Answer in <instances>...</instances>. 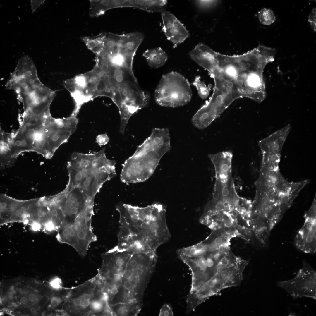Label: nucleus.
<instances>
[{
  "instance_id": "nucleus-3",
  "label": "nucleus",
  "mask_w": 316,
  "mask_h": 316,
  "mask_svg": "<svg viewBox=\"0 0 316 316\" xmlns=\"http://www.w3.org/2000/svg\"><path fill=\"white\" fill-rule=\"evenodd\" d=\"M192 91L188 80L176 71L163 75L154 92L156 103L164 107H176L187 104L190 100Z\"/></svg>"
},
{
  "instance_id": "nucleus-1",
  "label": "nucleus",
  "mask_w": 316,
  "mask_h": 316,
  "mask_svg": "<svg viewBox=\"0 0 316 316\" xmlns=\"http://www.w3.org/2000/svg\"><path fill=\"white\" fill-rule=\"evenodd\" d=\"M118 246L133 253L156 250L167 242L171 234L167 224L166 209L155 203L144 207L120 203Z\"/></svg>"
},
{
  "instance_id": "nucleus-42",
  "label": "nucleus",
  "mask_w": 316,
  "mask_h": 316,
  "mask_svg": "<svg viewBox=\"0 0 316 316\" xmlns=\"http://www.w3.org/2000/svg\"><path fill=\"white\" fill-rule=\"evenodd\" d=\"M103 314L104 316H111L112 315L111 311L108 309H105L103 312Z\"/></svg>"
},
{
  "instance_id": "nucleus-33",
  "label": "nucleus",
  "mask_w": 316,
  "mask_h": 316,
  "mask_svg": "<svg viewBox=\"0 0 316 316\" xmlns=\"http://www.w3.org/2000/svg\"><path fill=\"white\" fill-rule=\"evenodd\" d=\"M199 6L200 7H209L214 4L216 1H215L199 0L196 1Z\"/></svg>"
},
{
  "instance_id": "nucleus-16",
  "label": "nucleus",
  "mask_w": 316,
  "mask_h": 316,
  "mask_svg": "<svg viewBox=\"0 0 316 316\" xmlns=\"http://www.w3.org/2000/svg\"><path fill=\"white\" fill-rule=\"evenodd\" d=\"M89 15L91 17L103 14L109 10L120 7H130L129 0H90Z\"/></svg>"
},
{
  "instance_id": "nucleus-10",
  "label": "nucleus",
  "mask_w": 316,
  "mask_h": 316,
  "mask_svg": "<svg viewBox=\"0 0 316 316\" xmlns=\"http://www.w3.org/2000/svg\"><path fill=\"white\" fill-rule=\"evenodd\" d=\"M219 272V271L199 288L189 292L186 298L187 314L194 311L199 305L209 297L219 294L222 290Z\"/></svg>"
},
{
  "instance_id": "nucleus-32",
  "label": "nucleus",
  "mask_w": 316,
  "mask_h": 316,
  "mask_svg": "<svg viewBox=\"0 0 316 316\" xmlns=\"http://www.w3.org/2000/svg\"><path fill=\"white\" fill-rule=\"evenodd\" d=\"M159 315L164 316H173V312L171 306L168 304L164 305L161 310Z\"/></svg>"
},
{
  "instance_id": "nucleus-18",
  "label": "nucleus",
  "mask_w": 316,
  "mask_h": 316,
  "mask_svg": "<svg viewBox=\"0 0 316 316\" xmlns=\"http://www.w3.org/2000/svg\"><path fill=\"white\" fill-rule=\"evenodd\" d=\"M249 225L255 238L263 247L267 246L270 230L266 219L253 215Z\"/></svg>"
},
{
  "instance_id": "nucleus-15",
  "label": "nucleus",
  "mask_w": 316,
  "mask_h": 316,
  "mask_svg": "<svg viewBox=\"0 0 316 316\" xmlns=\"http://www.w3.org/2000/svg\"><path fill=\"white\" fill-rule=\"evenodd\" d=\"M52 117L46 127V135L52 157L56 150L62 144L66 142L72 134L68 131L57 127L54 124Z\"/></svg>"
},
{
  "instance_id": "nucleus-13",
  "label": "nucleus",
  "mask_w": 316,
  "mask_h": 316,
  "mask_svg": "<svg viewBox=\"0 0 316 316\" xmlns=\"http://www.w3.org/2000/svg\"><path fill=\"white\" fill-rule=\"evenodd\" d=\"M309 182L308 180L296 182L287 180L276 191L279 205L284 214L291 207L301 191Z\"/></svg>"
},
{
  "instance_id": "nucleus-14",
  "label": "nucleus",
  "mask_w": 316,
  "mask_h": 316,
  "mask_svg": "<svg viewBox=\"0 0 316 316\" xmlns=\"http://www.w3.org/2000/svg\"><path fill=\"white\" fill-rule=\"evenodd\" d=\"M248 263V261L239 258L233 265L219 271L222 289L240 284L243 279V271Z\"/></svg>"
},
{
  "instance_id": "nucleus-23",
  "label": "nucleus",
  "mask_w": 316,
  "mask_h": 316,
  "mask_svg": "<svg viewBox=\"0 0 316 316\" xmlns=\"http://www.w3.org/2000/svg\"><path fill=\"white\" fill-rule=\"evenodd\" d=\"M177 253L178 256L197 257L204 256L209 252L202 241L193 245L179 249Z\"/></svg>"
},
{
  "instance_id": "nucleus-29",
  "label": "nucleus",
  "mask_w": 316,
  "mask_h": 316,
  "mask_svg": "<svg viewBox=\"0 0 316 316\" xmlns=\"http://www.w3.org/2000/svg\"><path fill=\"white\" fill-rule=\"evenodd\" d=\"M74 83L79 88H85L87 84V79L86 76L80 75L76 76L74 79Z\"/></svg>"
},
{
  "instance_id": "nucleus-2",
  "label": "nucleus",
  "mask_w": 316,
  "mask_h": 316,
  "mask_svg": "<svg viewBox=\"0 0 316 316\" xmlns=\"http://www.w3.org/2000/svg\"><path fill=\"white\" fill-rule=\"evenodd\" d=\"M171 148L169 129H153L150 136L125 162L120 175L121 181L128 184L148 179Z\"/></svg>"
},
{
  "instance_id": "nucleus-5",
  "label": "nucleus",
  "mask_w": 316,
  "mask_h": 316,
  "mask_svg": "<svg viewBox=\"0 0 316 316\" xmlns=\"http://www.w3.org/2000/svg\"><path fill=\"white\" fill-rule=\"evenodd\" d=\"M49 197L62 210L65 217L64 223L72 224L83 212L94 207V199L78 186L68 183L63 191Z\"/></svg>"
},
{
  "instance_id": "nucleus-39",
  "label": "nucleus",
  "mask_w": 316,
  "mask_h": 316,
  "mask_svg": "<svg viewBox=\"0 0 316 316\" xmlns=\"http://www.w3.org/2000/svg\"><path fill=\"white\" fill-rule=\"evenodd\" d=\"M131 282L129 281H126L124 283V287L125 289H129L132 287Z\"/></svg>"
},
{
  "instance_id": "nucleus-26",
  "label": "nucleus",
  "mask_w": 316,
  "mask_h": 316,
  "mask_svg": "<svg viewBox=\"0 0 316 316\" xmlns=\"http://www.w3.org/2000/svg\"><path fill=\"white\" fill-rule=\"evenodd\" d=\"M71 93L75 104V109L71 115L76 117L81 106L84 103L92 100L93 98L91 96L84 94L78 87Z\"/></svg>"
},
{
  "instance_id": "nucleus-47",
  "label": "nucleus",
  "mask_w": 316,
  "mask_h": 316,
  "mask_svg": "<svg viewBox=\"0 0 316 316\" xmlns=\"http://www.w3.org/2000/svg\"><path fill=\"white\" fill-rule=\"evenodd\" d=\"M129 289H126L125 290V293H129Z\"/></svg>"
},
{
  "instance_id": "nucleus-37",
  "label": "nucleus",
  "mask_w": 316,
  "mask_h": 316,
  "mask_svg": "<svg viewBox=\"0 0 316 316\" xmlns=\"http://www.w3.org/2000/svg\"><path fill=\"white\" fill-rule=\"evenodd\" d=\"M128 312V310L126 308L124 307H121L118 310V313L120 316H123L126 315Z\"/></svg>"
},
{
  "instance_id": "nucleus-44",
  "label": "nucleus",
  "mask_w": 316,
  "mask_h": 316,
  "mask_svg": "<svg viewBox=\"0 0 316 316\" xmlns=\"http://www.w3.org/2000/svg\"><path fill=\"white\" fill-rule=\"evenodd\" d=\"M90 300H84L82 305L84 307H87L90 305Z\"/></svg>"
},
{
  "instance_id": "nucleus-11",
  "label": "nucleus",
  "mask_w": 316,
  "mask_h": 316,
  "mask_svg": "<svg viewBox=\"0 0 316 316\" xmlns=\"http://www.w3.org/2000/svg\"><path fill=\"white\" fill-rule=\"evenodd\" d=\"M316 220L305 219L304 224L294 238V244L305 253L315 254L316 251Z\"/></svg>"
},
{
  "instance_id": "nucleus-4",
  "label": "nucleus",
  "mask_w": 316,
  "mask_h": 316,
  "mask_svg": "<svg viewBox=\"0 0 316 316\" xmlns=\"http://www.w3.org/2000/svg\"><path fill=\"white\" fill-rule=\"evenodd\" d=\"M93 214L85 212L72 224H63L58 231L56 238L58 241L70 245L81 256H85L89 245L97 240L91 225Z\"/></svg>"
},
{
  "instance_id": "nucleus-27",
  "label": "nucleus",
  "mask_w": 316,
  "mask_h": 316,
  "mask_svg": "<svg viewBox=\"0 0 316 316\" xmlns=\"http://www.w3.org/2000/svg\"><path fill=\"white\" fill-rule=\"evenodd\" d=\"M258 18L262 24L267 25H271L276 20L273 11L266 8L262 9L258 12Z\"/></svg>"
},
{
  "instance_id": "nucleus-38",
  "label": "nucleus",
  "mask_w": 316,
  "mask_h": 316,
  "mask_svg": "<svg viewBox=\"0 0 316 316\" xmlns=\"http://www.w3.org/2000/svg\"><path fill=\"white\" fill-rule=\"evenodd\" d=\"M51 304L54 307L57 306L60 303V300L56 297H53L51 300Z\"/></svg>"
},
{
  "instance_id": "nucleus-41",
  "label": "nucleus",
  "mask_w": 316,
  "mask_h": 316,
  "mask_svg": "<svg viewBox=\"0 0 316 316\" xmlns=\"http://www.w3.org/2000/svg\"><path fill=\"white\" fill-rule=\"evenodd\" d=\"M73 303L77 306H79L82 305L83 303L80 298H75L74 300Z\"/></svg>"
},
{
  "instance_id": "nucleus-9",
  "label": "nucleus",
  "mask_w": 316,
  "mask_h": 316,
  "mask_svg": "<svg viewBox=\"0 0 316 316\" xmlns=\"http://www.w3.org/2000/svg\"><path fill=\"white\" fill-rule=\"evenodd\" d=\"M255 183L256 194L252 201L254 215L266 220L277 214L284 215L279 205L275 189L262 183Z\"/></svg>"
},
{
  "instance_id": "nucleus-25",
  "label": "nucleus",
  "mask_w": 316,
  "mask_h": 316,
  "mask_svg": "<svg viewBox=\"0 0 316 316\" xmlns=\"http://www.w3.org/2000/svg\"><path fill=\"white\" fill-rule=\"evenodd\" d=\"M81 39L85 43L87 48L96 55L100 53L103 49V33L92 37H82Z\"/></svg>"
},
{
  "instance_id": "nucleus-30",
  "label": "nucleus",
  "mask_w": 316,
  "mask_h": 316,
  "mask_svg": "<svg viewBox=\"0 0 316 316\" xmlns=\"http://www.w3.org/2000/svg\"><path fill=\"white\" fill-rule=\"evenodd\" d=\"M316 9L314 8L310 13L308 20L314 31H316Z\"/></svg>"
},
{
  "instance_id": "nucleus-35",
  "label": "nucleus",
  "mask_w": 316,
  "mask_h": 316,
  "mask_svg": "<svg viewBox=\"0 0 316 316\" xmlns=\"http://www.w3.org/2000/svg\"><path fill=\"white\" fill-rule=\"evenodd\" d=\"M50 284L53 288L58 289L61 286L60 280L58 278H55L51 281Z\"/></svg>"
},
{
  "instance_id": "nucleus-19",
  "label": "nucleus",
  "mask_w": 316,
  "mask_h": 316,
  "mask_svg": "<svg viewBox=\"0 0 316 316\" xmlns=\"http://www.w3.org/2000/svg\"><path fill=\"white\" fill-rule=\"evenodd\" d=\"M22 201L10 197L4 194L1 195V225L11 222L16 210Z\"/></svg>"
},
{
  "instance_id": "nucleus-22",
  "label": "nucleus",
  "mask_w": 316,
  "mask_h": 316,
  "mask_svg": "<svg viewBox=\"0 0 316 316\" xmlns=\"http://www.w3.org/2000/svg\"><path fill=\"white\" fill-rule=\"evenodd\" d=\"M167 3V1L165 0L132 1L133 8L150 12L162 13L165 11Z\"/></svg>"
},
{
  "instance_id": "nucleus-12",
  "label": "nucleus",
  "mask_w": 316,
  "mask_h": 316,
  "mask_svg": "<svg viewBox=\"0 0 316 316\" xmlns=\"http://www.w3.org/2000/svg\"><path fill=\"white\" fill-rule=\"evenodd\" d=\"M161 13L163 31L167 39L176 47L189 37V33L183 25L170 12L165 11Z\"/></svg>"
},
{
  "instance_id": "nucleus-34",
  "label": "nucleus",
  "mask_w": 316,
  "mask_h": 316,
  "mask_svg": "<svg viewBox=\"0 0 316 316\" xmlns=\"http://www.w3.org/2000/svg\"><path fill=\"white\" fill-rule=\"evenodd\" d=\"M45 0H31L32 13H34L40 6L43 4Z\"/></svg>"
},
{
  "instance_id": "nucleus-7",
  "label": "nucleus",
  "mask_w": 316,
  "mask_h": 316,
  "mask_svg": "<svg viewBox=\"0 0 316 316\" xmlns=\"http://www.w3.org/2000/svg\"><path fill=\"white\" fill-rule=\"evenodd\" d=\"M179 257L191 272L192 279L190 293L199 288L220 270L218 264L220 256L216 252L209 253L200 257Z\"/></svg>"
},
{
  "instance_id": "nucleus-43",
  "label": "nucleus",
  "mask_w": 316,
  "mask_h": 316,
  "mask_svg": "<svg viewBox=\"0 0 316 316\" xmlns=\"http://www.w3.org/2000/svg\"><path fill=\"white\" fill-rule=\"evenodd\" d=\"M92 295L88 293H86L83 296V298L84 300H90L91 299Z\"/></svg>"
},
{
  "instance_id": "nucleus-45",
  "label": "nucleus",
  "mask_w": 316,
  "mask_h": 316,
  "mask_svg": "<svg viewBox=\"0 0 316 316\" xmlns=\"http://www.w3.org/2000/svg\"><path fill=\"white\" fill-rule=\"evenodd\" d=\"M20 302V303L23 304H26L28 302V299L25 297H23L21 298Z\"/></svg>"
},
{
  "instance_id": "nucleus-17",
  "label": "nucleus",
  "mask_w": 316,
  "mask_h": 316,
  "mask_svg": "<svg viewBox=\"0 0 316 316\" xmlns=\"http://www.w3.org/2000/svg\"><path fill=\"white\" fill-rule=\"evenodd\" d=\"M232 238L222 229L212 230L210 235L202 242L207 251L212 252L229 247L230 241Z\"/></svg>"
},
{
  "instance_id": "nucleus-8",
  "label": "nucleus",
  "mask_w": 316,
  "mask_h": 316,
  "mask_svg": "<svg viewBox=\"0 0 316 316\" xmlns=\"http://www.w3.org/2000/svg\"><path fill=\"white\" fill-rule=\"evenodd\" d=\"M293 298L305 297L316 299V272L305 261L293 278L277 282Z\"/></svg>"
},
{
  "instance_id": "nucleus-21",
  "label": "nucleus",
  "mask_w": 316,
  "mask_h": 316,
  "mask_svg": "<svg viewBox=\"0 0 316 316\" xmlns=\"http://www.w3.org/2000/svg\"><path fill=\"white\" fill-rule=\"evenodd\" d=\"M143 56L148 65L153 68L162 66L168 58L166 52L160 47L146 50L143 53Z\"/></svg>"
},
{
  "instance_id": "nucleus-46",
  "label": "nucleus",
  "mask_w": 316,
  "mask_h": 316,
  "mask_svg": "<svg viewBox=\"0 0 316 316\" xmlns=\"http://www.w3.org/2000/svg\"><path fill=\"white\" fill-rule=\"evenodd\" d=\"M118 292L117 288L116 287L113 288L111 290V293L113 295L116 294Z\"/></svg>"
},
{
  "instance_id": "nucleus-28",
  "label": "nucleus",
  "mask_w": 316,
  "mask_h": 316,
  "mask_svg": "<svg viewBox=\"0 0 316 316\" xmlns=\"http://www.w3.org/2000/svg\"><path fill=\"white\" fill-rule=\"evenodd\" d=\"M192 84L196 88L199 96L202 99H205L207 97L210 93V87L207 86L201 80L199 76L195 77Z\"/></svg>"
},
{
  "instance_id": "nucleus-24",
  "label": "nucleus",
  "mask_w": 316,
  "mask_h": 316,
  "mask_svg": "<svg viewBox=\"0 0 316 316\" xmlns=\"http://www.w3.org/2000/svg\"><path fill=\"white\" fill-rule=\"evenodd\" d=\"M54 122L58 128L72 134L76 129L79 120L76 116L71 115L67 118H54Z\"/></svg>"
},
{
  "instance_id": "nucleus-6",
  "label": "nucleus",
  "mask_w": 316,
  "mask_h": 316,
  "mask_svg": "<svg viewBox=\"0 0 316 316\" xmlns=\"http://www.w3.org/2000/svg\"><path fill=\"white\" fill-rule=\"evenodd\" d=\"M68 183L78 186L90 197L95 199L104 184L112 178L109 172L94 168H76L67 165Z\"/></svg>"
},
{
  "instance_id": "nucleus-40",
  "label": "nucleus",
  "mask_w": 316,
  "mask_h": 316,
  "mask_svg": "<svg viewBox=\"0 0 316 316\" xmlns=\"http://www.w3.org/2000/svg\"><path fill=\"white\" fill-rule=\"evenodd\" d=\"M29 299L31 302H34L37 300V297L35 294H31L29 296Z\"/></svg>"
},
{
  "instance_id": "nucleus-36",
  "label": "nucleus",
  "mask_w": 316,
  "mask_h": 316,
  "mask_svg": "<svg viewBox=\"0 0 316 316\" xmlns=\"http://www.w3.org/2000/svg\"><path fill=\"white\" fill-rule=\"evenodd\" d=\"M132 271L129 269H126L124 271L123 274V277L126 279H130L132 277Z\"/></svg>"
},
{
  "instance_id": "nucleus-31",
  "label": "nucleus",
  "mask_w": 316,
  "mask_h": 316,
  "mask_svg": "<svg viewBox=\"0 0 316 316\" xmlns=\"http://www.w3.org/2000/svg\"><path fill=\"white\" fill-rule=\"evenodd\" d=\"M109 140V137L106 133L99 135L96 138V142L100 146L107 144Z\"/></svg>"
},
{
  "instance_id": "nucleus-20",
  "label": "nucleus",
  "mask_w": 316,
  "mask_h": 316,
  "mask_svg": "<svg viewBox=\"0 0 316 316\" xmlns=\"http://www.w3.org/2000/svg\"><path fill=\"white\" fill-rule=\"evenodd\" d=\"M13 135L0 129V164L2 169L12 166L14 162L12 157L11 148Z\"/></svg>"
}]
</instances>
